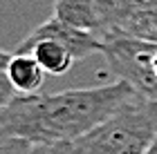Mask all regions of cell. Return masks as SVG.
I'll use <instances>...</instances> for the list:
<instances>
[{"label": "cell", "mask_w": 157, "mask_h": 154, "mask_svg": "<svg viewBox=\"0 0 157 154\" xmlns=\"http://www.w3.org/2000/svg\"><path fill=\"white\" fill-rule=\"evenodd\" d=\"M157 136V103L135 101L76 138L74 154H146Z\"/></svg>", "instance_id": "obj_2"}, {"label": "cell", "mask_w": 157, "mask_h": 154, "mask_svg": "<svg viewBox=\"0 0 157 154\" xmlns=\"http://www.w3.org/2000/svg\"><path fill=\"white\" fill-rule=\"evenodd\" d=\"M32 154H74L72 143H52V145H34Z\"/></svg>", "instance_id": "obj_10"}, {"label": "cell", "mask_w": 157, "mask_h": 154, "mask_svg": "<svg viewBox=\"0 0 157 154\" xmlns=\"http://www.w3.org/2000/svg\"><path fill=\"white\" fill-rule=\"evenodd\" d=\"M146 154H157V136H155V141H153V145L148 148V152Z\"/></svg>", "instance_id": "obj_12"}, {"label": "cell", "mask_w": 157, "mask_h": 154, "mask_svg": "<svg viewBox=\"0 0 157 154\" xmlns=\"http://www.w3.org/2000/svg\"><path fill=\"white\" fill-rule=\"evenodd\" d=\"M139 98L141 96L124 81L56 94H18L0 112V136L23 138L32 145L74 143Z\"/></svg>", "instance_id": "obj_1"}, {"label": "cell", "mask_w": 157, "mask_h": 154, "mask_svg": "<svg viewBox=\"0 0 157 154\" xmlns=\"http://www.w3.org/2000/svg\"><path fill=\"white\" fill-rule=\"evenodd\" d=\"M54 18L76 27L83 31H92L97 36V11L94 0H54Z\"/></svg>", "instance_id": "obj_7"}, {"label": "cell", "mask_w": 157, "mask_h": 154, "mask_svg": "<svg viewBox=\"0 0 157 154\" xmlns=\"http://www.w3.org/2000/svg\"><path fill=\"white\" fill-rule=\"evenodd\" d=\"M34 145L23 138L13 136H0V154H32Z\"/></svg>", "instance_id": "obj_8"}, {"label": "cell", "mask_w": 157, "mask_h": 154, "mask_svg": "<svg viewBox=\"0 0 157 154\" xmlns=\"http://www.w3.org/2000/svg\"><path fill=\"white\" fill-rule=\"evenodd\" d=\"M146 7V0H94L97 11V38L108 40L128 36L132 25L139 20L141 11Z\"/></svg>", "instance_id": "obj_4"}, {"label": "cell", "mask_w": 157, "mask_h": 154, "mask_svg": "<svg viewBox=\"0 0 157 154\" xmlns=\"http://www.w3.org/2000/svg\"><path fill=\"white\" fill-rule=\"evenodd\" d=\"M38 40H56V43H61L76 60L88 58V56L97 54V52L99 54L103 52V43L92 31L76 29V27L63 23V20L54 18V16H49L47 20H43L29 36H25L20 40L13 54H27V49H29L34 43H38Z\"/></svg>", "instance_id": "obj_3"}, {"label": "cell", "mask_w": 157, "mask_h": 154, "mask_svg": "<svg viewBox=\"0 0 157 154\" xmlns=\"http://www.w3.org/2000/svg\"><path fill=\"white\" fill-rule=\"evenodd\" d=\"M27 54H32L38 60V65L45 69V74H49V76L67 74L76 63L74 56L56 40H38L27 49Z\"/></svg>", "instance_id": "obj_6"}, {"label": "cell", "mask_w": 157, "mask_h": 154, "mask_svg": "<svg viewBox=\"0 0 157 154\" xmlns=\"http://www.w3.org/2000/svg\"><path fill=\"white\" fill-rule=\"evenodd\" d=\"M16 96H18V92H16V87L11 85L9 76H7L5 72H0V112L16 98Z\"/></svg>", "instance_id": "obj_9"}, {"label": "cell", "mask_w": 157, "mask_h": 154, "mask_svg": "<svg viewBox=\"0 0 157 154\" xmlns=\"http://www.w3.org/2000/svg\"><path fill=\"white\" fill-rule=\"evenodd\" d=\"M9 60H11V54H9V52H2V49H0V72H5V69H7Z\"/></svg>", "instance_id": "obj_11"}, {"label": "cell", "mask_w": 157, "mask_h": 154, "mask_svg": "<svg viewBox=\"0 0 157 154\" xmlns=\"http://www.w3.org/2000/svg\"><path fill=\"white\" fill-rule=\"evenodd\" d=\"M5 74L9 76L11 85L18 94H36L45 83V69L38 65V60L32 54H11V60L7 65Z\"/></svg>", "instance_id": "obj_5"}]
</instances>
